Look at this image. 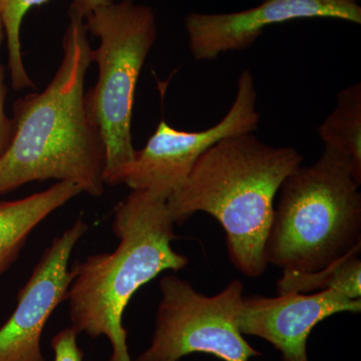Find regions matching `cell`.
I'll return each mask as SVG.
<instances>
[{
  "mask_svg": "<svg viewBox=\"0 0 361 361\" xmlns=\"http://www.w3.org/2000/svg\"><path fill=\"white\" fill-rule=\"evenodd\" d=\"M87 35L82 11L71 4L56 75L39 94L14 102L16 134L0 157V196L47 180L73 183L96 198L104 194L106 149L85 103L92 63Z\"/></svg>",
  "mask_w": 361,
  "mask_h": 361,
  "instance_id": "1",
  "label": "cell"
},
{
  "mask_svg": "<svg viewBox=\"0 0 361 361\" xmlns=\"http://www.w3.org/2000/svg\"><path fill=\"white\" fill-rule=\"evenodd\" d=\"M302 161L295 148L269 146L253 133L225 137L169 197V213L180 226L197 212L210 214L224 228L232 264L247 277L261 276L275 197Z\"/></svg>",
  "mask_w": 361,
  "mask_h": 361,
  "instance_id": "2",
  "label": "cell"
},
{
  "mask_svg": "<svg viewBox=\"0 0 361 361\" xmlns=\"http://www.w3.org/2000/svg\"><path fill=\"white\" fill-rule=\"evenodd\" d=\"M174 225L167 200L132 190L114 212L118 248L90 255L71 270L66 300L71 327L94 339L108 337L113 349L108 361H134L123 316L135 292L164 271L178 272L189 263L171 245L178 238Z\"/></svg>",
  "mask_w": 361,
  "mask_h": 361,
  "instance_id": "3",
  "label": "cell"
},
{
  "mask_svg": "<svg viewBox=\"0 0 361 361\" xmlns=\"http://www.w3.org/2000/svg\"><path fill=\"white\" fill-rule=\"evenodd\" d=\"M360 187L345 164L325 149L314 164L287 176L266 241L268 265L314 272L361 244Z\"/></svg>",
  "mask_w": 361,
  "mask_h": 361,
  "instance_id": "4",
  "label": "cell"
},
{
  "mask_svg": "<svg viewBox=\"0 0 361 361\" xmlns=\"http://www.w3.org/2000/svg\"><path fill=\"white\" fill-rule=\"evenodd\" d=\"M87 32L99 39L92 51L99 68L96 85L85 92V109L104 149V184L134 161L132 120L135 92L145 61L158 35L151 6L121 0L82 13Z\"/></svg>",
  "mask_w": 361,
  "mask_h": 361,
  "instance_id": "5",
  "label": "cell"
},
{
  "mask_svg": "<svg viewBox=\"0 0 361 361\" xmlns=\"http://www.w3.org/2000/svg\"><path fill=\"white\" fill-rule=\"evenodd\" d=\"M151 345L134 361H179L192 353H206L223 361H248L261 353L237 327L243 298L240 280L214 296H206L187 280L167 275L160 281Z\"/></svg>",
  "mask_w": 361,
  "mask_h": 361,
  "instance_id": "6",
  "label": "cell"
},
{
  "mask_svg": "<svg viewBox=\"0 0 361 361\" xmlns=\"http://www.w3.org/2000/svg\"><path fill=\"white\" fill-rule=\"evenodd\" d=\"M257 90L249 70L240 75L231 109L219 123L200 132L178 130L161 121L134 161L109 180L108 186L125 184L168 200L182 186L196 161L221 140L258 129Z\"/></svg>",
  "mask_w": 361,
  "mask_h": 361,
  "instance_id": "7",
  "label": "cell"
},
{
  "mask_svg": "<svg viewBox=\"0 0 361 361\" xmlns=\"http://www.w3.org/2000/svg\"><path fill=\"white\" fill-rule=\"evenodd\" d=\"M303 18H336L360 25L361 6L358 0H263L237 13H189L184 25L192 56L205 61L248 49L268 26Z\"/></svg>",
  "mask_w": 361,
  "mask_h": 361,
  "instance_id": "8",
  "label": "cell"
},
{
  "mask_svg": "<svg viewBox=\"0 0 361 361\" xmlns=\"http://www.w3.org/2000/svg\"><path fill=\"white\" fill-rule=\"evenodd\" d=\"M78 218L52 240L18 294L13 314L0 326V361H47L40 348L45 324L59 304L66 300L71 282V253L89 230Z\"/></svg>",
  "mask_w": 361,
  "mask_h": 361,
  "instance_id": "9",
  "label": "cell"
},
{
  "mask_svg": "<svg viewBox=\"0 0 361 361\" xmlns=\"http://www.w3.org/2000/svg\"><path fill=\"white\" fill-rule=\"evenodd\" d=\"M361 298L336 290L242 298L236 322L243 336L260 337L281 353V361H310L306 345L312 329L325 318L360 313Z\"/></svg>",
  "mask_w": 361,
  "mask_h": 361,
  "instance_id": "10",
  "label": "cell"
},
{
  "mask_svg": "<svg viewBox=\"0 0 361 361\" xmlns=\"http://www.w3.org/2000/svg\"><path fill=\"white\" fill-rule=\"evenodd\" d=\"M82 193L77 185L61 180L25 198L0 201V276L20 256L33 230Z\"/></svg>",
  "mask_w": 361,
  "mask_h": 361,
  "instance_id": "11",
  "label": "cell"
},
{
  "mask_svg": "<svg viewBox=\"0 0 361 361\" xmlns=\"http://www.w3.org/2000/svg\"><path fill=\"white\" fill-rule=\"evenodd\" d=\"M324 149L331 152L361 185V85L339 92L334 111L318 128Z\"/></svg>",
  "mask_w": 361,
  "mask_h": 361,
  "instance_id": "12",
  "label": "cell"
},
{
  "mask_svg": "<svg viewBox=\"0 0 361 361\" xmlns=\"http://www.w3.org/2000/svg\"><path fill=\"white\" fill-rule=\"evenodd\" d=\"M361 244L327 267L314 272H283L277 280L278 295L336 290L353 299L361 297Z\"/></svg>",
  "mask_w": 361,
  "mask_h": 361,
  "instance_id": "13",
  "label": "cell"
},
{
  "mask_svg": "<svg viewBox=\"0 0 361 361\" xmlns=\"http://www.w3.org/2000/svg\"><path fill=\"white\" fill-rule=\"evenodd\" d=\"M49 0H0V20L6 33L8 70L14 90L37 89L28 75L21 52L20 30L26 13Z\"/></svg>",
  "mask_w": 361,
  "mask_h": 361,
  "instance_id": "14",
  "label": "cell"
},
{
  "mask_svg": "<svg viewBox=\"0 0 361 361\" xmlns=\"http://www.w3.org/2000/svg\"><path fill=\"white\" fill-rule=\"evenodd\" d=\"M4 39H6V33H4V25L0 20V51ZM4 75H6V68L0 61V157L6 153L16 134V123L13 118H8L6 113L7 87Z\"/></svg>",
  "mask_w": 361,
  "mask_h": 361,
  "instance_id": "15",
  "label": "cell"
},
{
  "mask_svg": "<svg viewBox=\"0 0 361 361\" xmlns=\"http://www.w3.org/2000/svg\"><path fill=\"white\" fill-rule=\"evenodd\" d=\"M77 330L68 327L59 331L51 341L54 361H82L84 351L78 344Z\"/></svg>",
  "mask_w": 361,
  "mask_h": 361,
  "instance_id": "16",
  "label": "cell"
},
{
  "mask_svg": "<svg viewBox=\"0 0 361 361\" xmlns=\"http://www.w3.org/2000/svg\"><path fill=\"white\" fill-rule=\"evenodd\" d=\"M111 1V0H73L71 4L78 6L82 13H84L85 11L94 8V7L104 6V4H110Z\"/></svg>",
  "mask_w": 361,
  "mask_h": 361,
  "instance_id": "17",
  "label": "cell"
}]
</instances>
